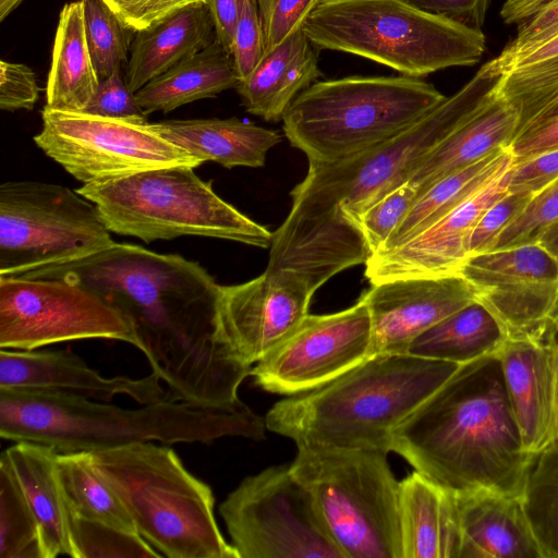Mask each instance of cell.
<instances>
[{
  "label": "cell",
  "mask_w": 558,
  "mask_h": 558,
  "mask_svg": "<svg viewBox=\"0 0 558 558\" xmlns=\"http://www.w3.org/2000/svg\"><path fill=\"white\" fill-rule=\"evenodd\" d=\"M19 277L80 283L125 314L172 399L208 407L240 401L239 387L252 367L217 339L220 284L201 264L114 242L85 258Z\"/></svg>",
  "instance_id": "1"
},
{
  "label": "cell",
  "mask_w": 558,
  "mask_h": 558,
  "mask_svg": "<svg viewBox=\"0 0 558 558\" xmlns=\"http://www.w3.org/2000/svg\"><path fill=\"white\" fill-rule=\"evenodd\" d=\"M502 74L486 63L452 96L402 133L354 157L308 162L291 191L292 206L275 231L269 271H288L316 292L369 254L354 221L359 214L409 180L417 163L468 119L497 88Z\"/></svg>",
  "instance_id": "2"
},
{
  "label": "cell",
  "mask_w": 558,
  "mask_h": 558,
  "mask_svg": "<svg viewBox=\"0 0 558 558\" xmlns=\"http://www.w3.org/2000/svg\"><path fill=\"white\" fill-rule=\"evenodd\" d=\"M391 451L453 495L521 498L534 454L523 447L497 352L460 365L396 428Z\"/></svg>",
  "instance_id": "3"
},
{
  "label": "cell",
  "mask_w": 558,
  "mask_h": 558,
  "mask_svg": "<svg viewBox=\"0 0 558 558\" xmlns=\"http://www.w3.org/2000/svg\"><path fill=\"white\" fill-rule=\"evenodd\" d=\"M266 430L265 418L241 400L208 407L170 398L125 409L61 391L0 389L1 438L47 445L57 452H90L142 441L262 440Z\"/></svg>",
  "instance_id": "4"
},
{
  "label": "cell",
  "mask_w": 558,
  "mask_h": 558,
  "mask_svg": "<svg viewBox=\"0 0 558 558\" xmlns=\"http://www.w3.org/2000/svg\"><path fill=\"white\" fill-rule=\"evenodd\" d=\"M459 364L411 354H377L332 381L275 403L267 430L296 447L391 451L392 434Z\"/></svg>",
  "instance_id": "5"
},
{
  "label": "cell",
  "mask_w": 558,
  "mask_h": 558,
  "mask_svg": "<svg viewBox=\"0 0 558 558\" xmlns=\"http://www.w3.org/2000/svg\"><path fill=\"white\" fill-rule=\"evenodd\" d=\"M89 453L137 533L162 556L239 558L218 526L210 486L172 448L142 441Z\"/></svg>",
  "instance_id": "6"
},
{
  "label": "cell",
  "mask_w": 558,
  "mask_h": 558,
  "mask_svg": "<svg viewBox=\"0 0 558 558\" xmlns=\"http://www.w3.org/2000/svg\"><path fill=\"white\" fill-rule=\"evenodd\" d=\"M446 97L433 84L408 75L318 81L286 110L283 132L308 162H336L402 133Z\"/></svg>",
  "instance_id": "7"
},
{
  "label": "cell",
  "mask_w": 558,
  "mask_h": 558,
  "mask_svg": "<svg viewBox=\"0 0 558 558\" xmlns=\"http://www.w3.org/2000/svg\"><path fill=\"white\" fill-rule=\"evenodd\" d=\"M302 28L317 49L360 56L413 77L474 65L486 49L482 29L405 0H320Z\"/></svg>",
  "instance_id": "8"
},
{
  "label": "cell",
  "mask_w": 558,
  "mask_h": 558,
  "mask_svg": "<svg viewBox=\"0 0 558 558\" xmlns=\"http://www.w3.org/2000/svg\"><path fill=\"white\" fill-rule=\"evenodd\" d=\"M189 166L138 172L76 190L110 232L150 243L196 235L269 248L274 233L222 199Z\"/></svg>",
  "instance_id": "9"
},
{
  "label": "cell",
  "mask_w": 558,
  "mask_h": 558,
  "mask_svg": "<svg viewBox=\"0 0 558 558\" xmlns=\"http://www.w3.org/2000/svg\"><path fill=\"white\" fill-rule=\"evenodd\" d=\"M387 454L299 446L289 465L345 558H402L399 482Z\"/></svg>",
  "instance_id": "10"
},
{
  "label": "cell",
  "mask_w": 558,
  "mask_h": 558,
  "mask_svg": "<svg viewBox=\"0 0 558 558\" xmlns=\"http://www.w3.org/2000/svg\"><path fill=\"white\" fill-rule=\"evenodd\" d=\"M114 243L97 206L64 185H0V277L85 258Z\"/></svg>",
  "instance_id": "11"
},
{
  "label": "cell",
  "mask_w": 558,
  "mask_h": 558,
  "mask_svg": "<svg viewBox=\"0 0 558 558\" xmlns=\"http://www.w3.org/2000/svg\"><path fill=\"white\" fill-rule=\"evenodd\" d=\"M219 513L239 558H345L289 465L242 480Z\"/></svg>",
  "instance_id": "12"
},
{
  "label": "cell",
  "mask_w": 558,
  "mask_h": 558,
  "mask_svg": "<svg viewBox=\"0 0 558 558\" xmlns=\"http://www.w3.org/2000/svg\"><path fill=\"white\" fill-rule=\"evenodd\" d=\"M108 339L141 352L132 320L100 295L66 279L0 277V349Z\"/></svg>",
  "instance_id": "13"
},
{
  "label": "cell",
  "mask_w": 558,
  "mask_h": 558,
  "mask_svg": "<svg viewBox=\"0 0 558 558\" xmlns=\"http://www.w3.org/2000/svg\"><path fill=\"white\" fill-rule=\"evenodd\" d=\"M35 144L83 184L104 183L138 172L203 162L136 122L84 111H41Z\"/></svg>",
  "instance_id": "14"
},
{
  "label": "cell",
  "mask_w": 558,
  "mask_h": 558,
  "mask_svg": "<svg viewBox=\"0 0 558 558\" xmlns=\"http://www.w3.org/2000/svg\"><path fill=\"white\" fill-rule=\"evenodd\" d=\"M373 356L372 322L363 300L340 312L308 314L250 376L265 391L294 396L322 387Z\"/></svg>",
  "instance_id": "15"
},
{
  "label": "cell",
  "mask_w": 558,
  "mask_h": 558,
  "mask_svg": "<svg viewBox=\"0 0 558 558\" xmlns=\"http://www.w3.org/2000/svg\"><path fill=\"white\" fill-rule=\"evenodd\" d=\"M459 274L509 336L558 329V262L539 244L469 256Z\"/></svg>",
  "instance_id": "16"
},
{
  "label": "cell",
  "mask_w": 558,
  "mask_h": 558,
  "mask_svg": "<svg viewBox=\"0 0 558 558\" xmlns=\"http://www.w3.org/2000/svg\"><path fill=\"white\" fill-rule=\"evenodd\" d=\"M313 292L288 271H265L219 288L217 339L240 363L253 366L308 315Z\"/></svg>",
  "instance_id": "17"
},
{
  "label": "cell",
  "mask_w": 558,
  "mask_h": 558,
  "mask_svg": "<svg viewBox=\"0 0 558 558\" xmlns=\"http://www.w3.org/2000/svg\"><path fill=\"white\" fill-rule=\"evenodd\" d=\"M360 299L371 316L373 356L407 354L422 332L477 300L461 275L383 281Z\"/></svg>",
  "instance_id": "18"
},
{
  "label": "cell",
  "mask_w": 558,
  "mask_h": 558,
  "mask_svg": "<svg viewBox=\"0 0 558 558\" xmlns=\"http://www.w3.org/2000/svg\"><path fill=\"white\" fill-rule=\"evenodd\" d=\"M508 171L411 240L372 255L365 263V277L371 284L402 278L460 275L474 227L484 211L508 193Z\"/></svg>",
  "instance_id": "19"
},
{
  "label": "cell",
  "mask_w": 558,
  "mask_h": 558,
  "mask_svg": "<svg viewBox=\"0 0 558 558\" xmlns=\"http://www.w3.org/2000/svg\"><path fill=\"white\" fill-rule=\"evenodd\" d=\"M160 383L153 372L141 378L105 377L71 351L0 350V389L53 390L104 402L128 396L149 404L171 398Z\"/></svg>",
  "instance_id": "20"
},
{
  "label": "cell",
  "mask_w": 558,
  "mask_h": 558,
  "mask_svg": "<svg viewBox=\"0 0 558 558\" xmlns=\"http://www.w3.org/2000/svg\"><path fill=\"white\" fill-rule=\"evenodd\" d=\"M553 335H511L497 351L510 405L525 451L554 441Z\"/></svg>",
  "instance_id": "21"
},
{
  "label": "cell",
  "mask_w": 558,
  "mask_h": 558,
  "mask_svg": "<svg viewBox=\"0 0 558 558\" xmlns=\"http://www.w3.org/2000/svg\"><path fill=\"white\" fill-rule=\"evenodd\" d=\"M453 496L459 558H544L521 498L490 492Z\"/></svg>",
  "instance_id": "22"
},
{
  "label": "cell",
  "mask_w": 558,
  "mask_h": 558,
  "mask_svg": "<svg viewBox=\"0 0 558 558\" xmlns=\"http://www.w3.org/2000/svg\"><path fill=\"white\" fill-rule=\"evenodd\" d=\"M497 88L413 169L408 181L418 190V194L512 142L519 118Z\"/></svg>",
  "instance_id": "23"
},
{
  "label": "cell",
  "mask_w": 558,
  "mask_h": 558,
  "mask_svg": "<svg viewBox=\"0 0 558 558\" xmlns=\"http://www.w3.org/2000/svg\"><path fill=\"white\" fill-rule=\"evenodd\" d=\"M399 521L402 558H459L454 496L416 470L399 482Z\"/></svg>",
  "instance_id": "24"
},
{
  "label": "cell",
  "mask_w": 558,
  "mask_h": 558,
  "mask_svg": "<svg viewBox=\"0 0 558 558\" xmlns=\"http://www.w3.org/2000/svg\"><path fill=\"white\" fill-rule=\"evenodd\" d=\"M148 126L203 163L228 169L263 167L267 153L281 141L278 132L236 118L166 120Z\"/></svg>",
  "instance_id": "25"
},
{
  "label": "cell",
  "mask_w": 558,
  "mask_h": 558,
  "mask_svg": "<svg viewBox=\"0 0 558 558\" xmlns=\"http://www.w3.org/2000/svg\"><path fill=\"white\" fill-rule=\"evenodd\" d=\"M320 75L315 47L300 28L265 53L235 88L247 112L265 121H279L296 96Z\"/></svg>",
  "instance_id": "26"
},
{
  "label": "cell",
  "mask_w": 558,
  "mask_h": 558,
  "mask_svg": "<svg viewBox=\"0 0 558 558\" xmlns=\"http://www.w3.org/2000/svg\"><path fill=\"white\" fill-rule=\"evenodd\" d=\"M215 40V26L207 3L183 8L136 32L124 80L136 93L154 77Z\"/></svg>",
  "instance_id": "27"
},
{
  "label": "cell",
  "mask_w": 558,
  "mask_h": 558,
  "mask_svg": "<svg viewBox=\"0 0 558 558\" xmlns=\"http://www.w3.org/2000/svg\"><path fill=\"white\" fill-rule=\"evenodd\" d=\"M57 453L52 447L33 441H15L2 452L38 521L45 558L72 557L70 512Z\"/></svg>",
  "instance_id": "28"
},
{
  "label": "cell",
  "mask_w": 558,
  "mask_h": 558,
  "mask_svg": "<svg viewBox=\"0 0 558 558\" xmlns=\"http://www.w3.org/2000/svg\"><path fill=\"white\" fill-rule=\"evenodd\" d=\"M238 84L232 56L216 39L154 77L135 97L146 116L156 111L167 113L195 100L215 97Z\"/></svg>",
  "instance_id": "29"
},
{
  "label": "cell",
  "mask_w": 558,
  "mask_h": 558,
  "mask_svg": "<svg viewBox=\"0 0 558 558\" xmlns=\"http://www.w3.org/2000/svg\"><path fill=\"white\" fill-rule=\"evenodd\" d=\"M85 35L82 0L66 3L59 15L46 107L59 111H84L99 86Z\"/></svg>",
  "instance_id": "30"
},
{
  "label": "cell",
  "mask_w": 558,
  "mask_h": 558,
  "mask_svg": "<svg viewBox=\"0 0 558 558\" xmlns=\"http://www.w3.org/2000/svg\"><path fill=\"white\" fill-rule=\"evenodd\" d=\"M512 163L508 146L500 147L480 161L435 182L418 194L405 218L377 253L388 252L420 234L508 171Z\"/></svg>",
  "instance_id": "31"
},
{
  "label": "cell",
  "mask_w": 558,
  "mask_h": 558,
  "mask_svg": "<svg viewBox=\"0 0 558 558\" xmlns=\"http://www.w3.org/2000/svg\"><path fill=\"white\" fill-rule=\"evenodd\" d=\"M508 336L493 313L476 300L422 332L407 354L463 365L496 353Z\"/></svg>",
  "instance_id": "32"
},
{
  "label": "cell",
  "mask_w": 558,
  "mask_h": 558,
  "mask_svg": "<svg viewBox=\"0 0 558 558\" xmlns=\"http://www.w3.org/2000/svg\"><path fill=\"white\" fill-rule=\"evenodd\" d=\"M57 468L70 512L137 532L117 495L96 470L89 452H58Z\"/></svg>",
  "instance_id": "33"
},
{
  "label": "cell",
  "mask_w": 558,
  "mask_h": 558,
  "mask_svg": "<svg viewBox=\"0 0 558 558\" xmlns=\"http://www.w3.org/2000/svg\"><path fill=\"white\" fill-rule=\"evenodd\" d=\"M497 89L518 114L514 137L558 117V54L504 73Z\"/></svg>",
  "instance_id": "34"
},
{
  "label": "cell",
  "mask_w": 558,
  "mask_h": 558,
  "mask_svg": "<svg viewBox=\"0 0 558 558\" xmlns=\"http://www.w3.org/2000/svg\"><path fill=\"white\" fill-rule=\"evenodd\" d=\"M521 501L544 558H558V441L533 456Z\"/></svg>",
  "instance_id": "35"
},
{
  "label": "cell",
  "mask_w": 558,
  "mask_h": 558,
  "mask_svg": "<svg viewBox=\"0 0 558 558\" xmlns=\"http://www.w3.org/2000/svg\"><path fill=\"white\" fill-rule=\"evenodd\" d=\"M0 558H45L38 521L2 453L0 457Z\"/></svg>",
  "instance_id": "36"
},
{
  "label": "cell",
  "mask_w": 558,
  "mask_h": 558,
  "mask_svg": "<svg viewBox=\"0 0 558 558\" xmlns=\"http://www.w3.org/2000/svg\"><path fill=\"white\" fill-rule=\"evenodd\" d=\"M84 26L92 60L104 80L126 60L136 32L122 22L104 0H82Z\"/></svg>",
  "instance_id": "37"
},
{
  "label": "cell",
  "mask_w": 558,
  "mask_h": 558,
  "mask_svg": "<svg viewBox=\"0 0 558 558\" xmlns=\"http://www.w3.org/2000/svg\"><path fill=\"white\" fill-rule=\"evenodd\" d=\"M70 512V511H69ZM73 558L162 557L137 532L70 512Z\"/></svg>",
  "instance_id": "38"
},
{
  "label": "cell",
  "mask_w": 558,
  "mask_h": 558,
  "mask_svg": "<svg viewBox=\"0 0 558 558\" xmlns=\"http://www.w3.org/2000/svg\"><path fill=\"white\" fill-rule=\"evenodd\" d=\"M500 15L517 36L494 58L504 61L558 35V0H506Z\"/></svg>",
  "instance_id": "39"
},
{
  "label": "cell",
  "mask_w": 558,
  "mask_h": 558,
  "mask_svg": "<svg viewBox=\"0 0 558 558\" xmlns=\"http://www.w3.org/2000/svg\"><path fill=\"white\" fill-rule=\"evenodd\" d=\"M418 196L409 181L389 190L355 218L354 226L369 257L377 253L398 228Z\"/></svg>",
  "instance_id": "40"
},
{
  "label": "cell",
  "mask_w": 558,
  "mask_h": 558,
  "mask_svg": "<svg viewBox=\"0 0 558 558\" xmlns=\"http://www.w3.org/2000/svg\"><path fill=\"white\" fill-rule=\"evenodd\" d=\"M558 219V179L532 196L524 209L501 232L494 250L536 243Z\"/></svg>",
  "instance_id": "41"
},
{
  "label": "cell",
  "mask_w": 558,
  "mask_h": 558,
  "mask_svg": "<svg viewBox=\"0 0 558 558\" xmlns=\"http://www.w3.org/2000/svg\"><path fill=\"white\" fill-rule=\"evenodd\" d=\"M319 2L320 0H257L265 53L302 28Z\"/></svg>",
  "instance_id": "42"
},
{
  "label": "cell",
  "mask_w": 558,
  "mask_h": 558,
  "mask_svg": "<svg viewBox=\"0 0 558 558\" xmlns=\"http://www.w3.org/2000/svg\"><path fill=\"white\" fill-rule=\"evenodd\" d=\"M533 194L507 193L481 216L468 241V257L490 252L501 232L524 209Z\"/></svg>",
  "instance_id": "43"
},
{
  "label": "cell",
  "mask_w": 558,
  "mask_h": 558,
  "mask_svg": "<svg viewBox=\"0 0 558 558\" xmlns=\"http://www.w3.org/2000/svg\"><path fill=\"white\" fill-rule=\"evenodd\" d=\"M264 53V32L257 0H241L231 53L239 82L254 71Z\"/></svg>",
  "instance_id": "44"
},
{
  "label": "cell",
  "mask_w": 558,
  "mask_h": 558,
  "mask_svg": "<svg viewBox=\"0 0 558 558\" xmlns=\"http://www.w3.org/2000/svg\"><path fill=\"white\" fill-rule=\"evenodd\" d=\"M84 112L136 122H147L146 114L140 107L121 69L100 80L97 92Z\"/></svg>",
  "instance_id": "45"
},
{
  "label": "cell",
  "mask_w": 558,
  "mask_h": 558,
  "mask_svg": "<svg viewBox=\"0 0 558 558\" xmlns=\"http://www.w3.org/2000/svg\"><path fill=\"white\" fill-rule=\"evenodd\" d=\"M38 95L36 76L29 66L23 63L0 61L1 110H32Z\"/></svg>",
  "instance_id": "46"
},
{
  "label": "cell",
  "mask_w": 558,
  "mask_h": 558,
  "mask_svg": "<svg viewBox=\"0 0 558 558\" xmlns=\"http://www.w3.org/2000/svg\"><path fill=\"white\" fill-rule=\"evenodd\" d=\"M124 24L143 31L177 11L207 0H104Z\"/></svg>",
  "instance_id": "47"
},
{
  "label": "cell",
  "mask_w": 558,
  "mask_h": 558,
  "mask_svg": "<svg viewBox=\"0 0 558 558\" xmlns=\"http://www.w3.org/2000/svg\"><path fill=\"white\" fill-rule=\"evenodd\" d=\"M508 193L536 194L558 179V148L512 163Z\"/></svg>",
  "instance_id": "48"
},
{
  "label": "cell",
  "mask_w": 558,
  "mask_h": 558,
  "mask_svg": "<svg viewBox=\"0 0 558 558\" xmlns=\"http://www.w3.org/2000/svg\"><path fill=\"white\" fill-rule=\"evenodd\" d=\"M433 14L441 15L474 29H481L489 0H405Z\"/></svg>",
  "instance_id": "49"
},
{
  "label": "cell",
  "mask_w": 558,
  "mask_h": 558,
  "mask_svg": "<svg viewBox=\"0 0 558 558\" xmlns=\"http://www.w3.org/2000/svg\"><path fill=\"white\" fill-rule=\"evenodd\" d=\"M508 148L513 163L558 148V117L517 135Z\"/></svg>",
  "instance_id": "50"
},
{
  "label": "cell",
  "mask_w": 558,
  "mask_h": 558,
  "mask_svg": "<svg viewBox=\"0 0 558 558\" xmlns=\"http://www.w3.org/2000/svg\"><path fill=\"white\" fill-rule=\"evenodd\" d=\"M206 3L214 22L216 39L231 54L241 0H207Z\"/></svg>",
  "instance_id": "51"
},
{
  "label": "cell",
  "mask_w": 558,
  "mask_h": 558,
  "mask_svg": "<svg viewBox=\"0 0 558 558\" xmlns=\"http://www.w3.org/2000/svg\"><path fill=\"white\" fill-rule=\"evenodd\" d=\"M558 54V35L524 51H521L507 60L486 62V65L495 73L504 74L521 65L530 64Z\"/></svg>",
  "instance_id": "52"
},
{
  "label": "cell",
  "mask_w": 558,
  "mask_h": 558,
  "mask_svg": "<svg viewBox=\"0 0 558 558\" xmlns=\"http://www.w3.org/2000/svg\"><path fill=\"white\" fill-rule=\"evenodd\" d=\"M536 243L558 262V219L542 232Z\"/></svg>",
  "instance_id": "53"
},
{
  "label": "cell",
  "mask_w": 558,
  "mask_h": 558,
  "mask_svg": "<svg viewBox=\"0 0 558 558\" xmlns=\"http://www.w3.org/2000/svg\"><path fill=\"white\" fill-rule=\"evenodd\" d=\"M553 378H554V408H555V423H554V442L558 441V339L555 340L553 345Z\"/></svg>",
  "instance_id": "54"
},
{
  "label": "cell",
  "mask_w": 558,
  "mask_h": 558,
  "mask_svg": "<svg viewBox=\"0 0 558 558\" xmlns=\"http://www.w3.org/2000/svg\"><path fill=\"white\" fill-rule=\"evenodd\" d=\"M23 0H0V19L4 20Z\"/></svg>",
  "instance_id": "55"
}]
</instances>
